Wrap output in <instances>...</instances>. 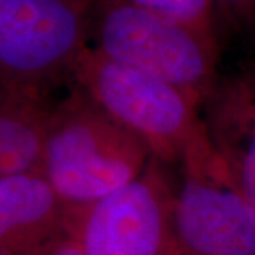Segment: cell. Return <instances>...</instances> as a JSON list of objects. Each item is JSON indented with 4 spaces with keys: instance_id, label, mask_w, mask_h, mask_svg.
<instances>
[{
    "instance_id": "6da1fadb",
    "label": "cell",
    "mask_w": 255,
    "mask_h": 255,
    "mask_svg": "<svg viewBox=\"0 0 255 255\" xmlns=\"http://www.w3.org/2000/svg\"><path fill=\"white\" fill-rule=\"evenodd\" d=\"M55 102L43 173L68 206H88L145 173L146 142L73 82Z\"/></svg>"
},
{
    "instance_id": "7a4b0ae2",
    "label": "cell",
    "mask_w": 255,
    "mask_h": 255,
    "mask_svg": "<svg viewBox=\"0 0 255 255\" xmlns=\"http://www.w3.org/2000/svg\"><path fill=\"white\" fill-rule=\"evenodd\" d=\"M112 118L129 128L164 166L179 169L211 143L203 102L169 82L115 63L87 46L71 80Z\"/></svg>"
},
{
    "instance_id": "3957f363",
    "label": "cell",
    "mask_w": 255,
    "mask_h": 255,
    "mask_svg": "<svg viewBox=\"0 0 255 255\" xmlns=\"http://www.w3.org/2000/svg\"><path fill=\"white\" fill-rule=\"evenodd\" d=\"M90 41L112 61L169 82L201 102L220 77V43L130 0H97Z\"/></svg>"
},
{
    "instance_id": "277c9868",
    "label": "cell",
    "mask_w": 255,
    "mask_h": 255,
    "mask_svg": "<svg viewBox=\"0 0 255 255\" xmlns=\"http://www.w3.org/2000/svg\"><path fill=\"white\" fill-rule=\"evenodd\" d=\"M97 0H0V88L53 94L90 46Z\"/></svg>"
},
{
    "instance_id": "5b68a950",
    "label": "cell",
    "mask_w": 255,
    "mask_h": 255,
    "mask_svg": "<svg viewBox=\"0 0 255 255\" xmlns=\"http://www.w3.org/2000/svg\"><path fill=\"white\" fill-rule=\"evenodd\" d=\"M152 159L145 173L111 194L68 207L67 233L85 255H180L173 223L174 183Z\"/></svg>"
},
{
    "instance_id": "8992f818",
    "label": "cell",
    "mask_w": 255,
    "mask_h": 255,
    "mask_svg": "<svg viewBox=\"0 0 255 255\" xmlns=\"http://www.w3.org/2000/svg\"><path fill=\"white\" fill-rule=\"evenodd\" d=\"M179 172L173 223L180 255H255V213L213 140Z\"/></svg>"
},
{
    "instance_id": "52a82bcc",
    "label": "cell",
    "mask_w": 255,
    "mask_h": 255,
    "mask_svg": "<svg viewBox=\"0 0 255 255\" xmlns=\"http://www.w3.org/2000/svg\"><path fill=\"white\" fill-rule=\"evenodd\" d=\"M209 135L255 213V61L220 75L203 102Z\"/></svg>"
},
{
    "instance_id": "ba28073f",
    "label": "cell",
    "mask_w": 255,
    "mask_h": 255,
    "mask_svg": "<svg viewBox=\"0 0 255 255\" xmlns=\"http://www.w3.org/2000/svg\"><path fill=\"white\" fill-rule=\"evenodd\" d=\"M68 207L44 173L0 177V255H46L67 234Z\"/></svg>"
},
{
    "instance_id": "9c48e42d",
    "label": "cell",
    "mask_w": 255,
    "mask_h": 255,
    "mask_svg": "<svg viewBox=\"0 0 255 255\" xmlns=\"http://www.w3.org/2000/svg\"><path fill=\"white\" fill-rule=\"evenodd\" d=\"M55 102L50 92L0 90V177L43 173Z\"/></svg>"
},
{
    "instance_id": "30bf717a",
    "label": "cell",
    "mask_w": 255,
    "mask_h": 255,
    "mask_svg": "<svg viewBox=\"0 0 255 255\" xmlns=\"http://www.w3.org/2000/svg\"><path fill=\"white\" fill-rule=\"evenodd\" d=\"M139 7L193 28L219 43V10L214 0H130Z\"/></svg>"
},
{
    "instance_id": "8fae6325",
    "label": "cell",
    "mask_w": 255,
    "mask_h": 255,
    "mask_svg": "<svg viewBox=\"0 0 255 255\" xmlns=\"http://www.w3.org/2000/svg\"><path fill=\"white\" fill-rule=\"evenodd\" d=\"M227 24L255 38V0H214Z\"/></svg>"
},
{
    "instance_id": "7c38bea8",
    "label": "cell",
    "mask_w": 255,
    "mask_h": 255,
    "mask_svg": "<svg viewBox=\"0 0 255 255\" xmlns=\"http://www.w3.org/2000/svg\"><path fill=\"white\" fill-rule=\"evenodd\" d=\"M46 255H85L81 247L68 233L48 248Z\"/></svg>"
}]
</instances>
